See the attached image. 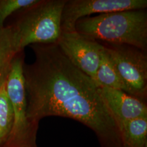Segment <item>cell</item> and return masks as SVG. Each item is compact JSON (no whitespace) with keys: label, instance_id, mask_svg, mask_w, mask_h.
<instances>
[{"label":"cell","instance_id":"4","mask_svg":"<svg viewBox=\"0 0 147 147\" xmlns=\"http://www.w3.org/2000/svg\"><path fill=\"white\" fill-rule=\"evenodd\" d=\"M24 54L14 58L5 84L8 97L13 111V124L9 135L2 147H38L37 130L27 118V100L23 75Z\"/></svg>","mask_w":147,"mask_h":147},{"label":"cell","instance_id":"12","mask_svg":"<svg viewBox=\"0 0 147 147\" xmlns=\"http://www.w3.org/2000/svg\"><path fill=\"white\" fill-rule=\"evenodd\" d=\"M13 119V111L5 84L0 90V147L3 146L9 135Z\"/></svg>","mask_w":147,"mask_h":147},{"label":"cell","instance_id":"13","mask_svg":"<svg viewBox=\"0 0 147 147\" xmlns=\"http://www.w3.org/2000/svg\"><path fill=\"white\" fill-rule=\"evenodd\" d=\"M40 0H0V28L4 27V22L13 13L22 10L38 3Z\"/></svg>","mask_w":147,"mask_h":147},{"label":"cell","instance_id":"2","mask_svg":"<svg viewBox=\"0 0 147 147\" xmlns=\"http://www.w3.org/2000/svg\"><path fill=\"white\" fill-rule=\"evenodd\" d=\"M75 30L96 40L127 44L147 51L146 9L117 11L82 18L75 23Z\"/></svg>","mask_w":147,"mask_h":147},{"label":"cell","instance_id":"9","mask_svg":"<svg viewBox=\"0 0 147 147\" xmlns=\"http://www.w3.org/2000/svg\"><path fill=\"white\" fill-rule=\"evenodd\" d=\"M20 52L14 26L0 28V90L6 84L12 62Z\"/></svg>","mask_w":147,"mask_h":147},{"label":"cell","instance_id":"3","mask_svg":"<svg viewBox=\"0 0 147 147\" xmlns=\"http://www.w3.org/2000/svg\"><path fill=\"white\" fill-rule=\"evenodd\" d=\"M67 0H40L22 9L16 24L19 48L35 44L57 43L61 34V16Z\"/></svg>","mask_w":147,"mask_h":147},{"label":"cell","instance_id":"8","mask_svg":"<svg viewBox=\"0 0 147 147\" xmlns=\"http://www.w3.org/2000/svg\"><path fill=\"white\" fill-rule=\"evenodd\" d=\"M100 87L105 102L118 124L121 121L147 117L146 102L121 90Z\"/></svg>","mask_w":147,"mask_h":147},{"label":"cell","instance_id":"11","mask_svg":"<svg viewBox=\"0 0 147 147\" xmlns=\"http://www.w3.org/2000/svg\"><path fill=\"white\" fill-rule=\"evenodd\" d=\"M101 59L95 81L100 86L121 90L127 94V90L109 55L102 47Z\"/></svg>","mask_w":147,"mask_h":147},{"label":"cell","instance_id":"6","mask_svg":"<svg viewBox=\"0 0 147 147\" xmlns=\"http://www.w3.org/2000/svg\"><path fill=\"white\" fill-rule=\"evenodd\" d=\"M147 7V0H67L61 16L62 33L75 31L76 21L95 13L142 9Z\"/></svg>","mask_w":147,"mask_h":147},{"label":"cell","instance_id":"5","mask_svg":"<svg viewBox=\"0 0 147 147\" xmlns=\"http://www.w3.org/2000/svg\"><path fill=\"white\" fill-rule=\"evenodd\" d=\"M114 64L127 94L146 102L147 96V51L124 44L98 40Z\"/></svg>","mask_w":147,"mask_h":147},{"label":"cell","instance_id":"10","mask_svg":"<svg viewBox=\"0 0 147 147\" xmlns=\"http://www.w3.org/2000/svg\"><path fill=\"white\" fill-rule=\"evenodd\" d=\"M123 147H147V117L118 123Z\"/></svg>","mask_w":147,"mask_h":147},{"label":"cell","instance_id":"7","mask_svg":"<svg viewBox=\"0 0 147 147\" xmlns=\"http://www.w3.org/2000/svg\"><path fill=\"white\" fill-rule=\"evenodd\" d=\"M57 44L75 65L95 80L102 49L100 42L75 31L62 33Z\"/></svg>","mask_w":147,"mask_h":147},{"label":"cell","instance_id":"1","mask_svg":"<svg viewBox=\"0 0 147 147\" xmlns=\"http://www.w3.org/2000/svg\"><path fill=\"white\" fill-rule=\"evenodd\" d=\"M35 60L23 64L27 118L38 130L49 116L78 121L94 132L101 147H123L118 124L101 87L72 63L57 43L31 45Z\"/></svg>","mask_w":147,"mask_h":147}]
</instances>
